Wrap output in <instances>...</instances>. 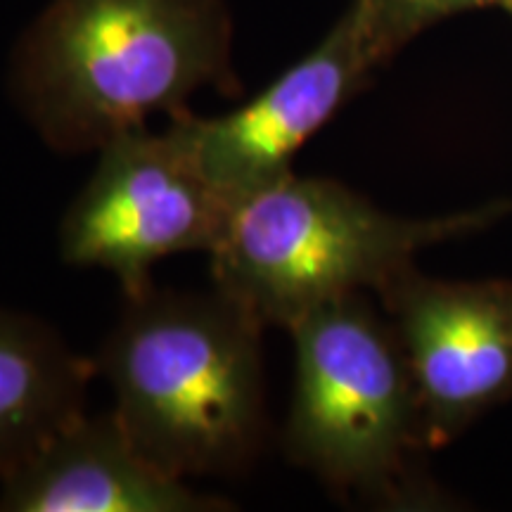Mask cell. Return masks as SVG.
I'll use <instances>...</instances> for the list:
<instances>
[{
    "label": "cell",
    "mask_w": 512,
    "mask_h": 512,
    "mask_svg": "<svg viewBox=\"0 0 512 512\" xmlns=\"http://www.w3.org/2000/svg\"><path fill=\"white\" fill-rule=\"evenodd\" d=\"M230 498L200 491L159 467L114 411L57 430L0 477V512H228Z\"/></svg>",
    "instance_id": "cell-7"
},
{
    "label": "cell",
    "mask_w": 512,
    "mask_h": 512,
    "mask_svg": "<svg viewBox=\"0 0 512 512\" xmlns=\"http://www.w3.org/2000/svg\"><path fill=\"white\" fill-rule=\"evenodd\" d=\"M384 290L394 294L408 370L434 415L479 406L512 380L510 294L411 283L403 273Z\"/></svg>",
    "instance_id": "cell-8"
},
{
    "label": "cell",
    "mask_w": 512,
    "mask_h": 512,
    "mask_svg": "<svg viewBox=\"0 0 512 512\" xmlns=\"http://www.w3.org/2000/svg\"><path fill=\"white\" fill-rule=\"evenodd\" d=\"M290 332L294 392L285 453L332 486H382L411 434L406 356L354 294L309 311Z\"/></svg>",
    "instance_id": "cell-4"
},
{
    "label": "cell",
    "mask_w": 512,
    "mask_h": 512,
    "mask_svg": "<svg viewBox=\"0 0 512 512\" xmlns=\"http://www.w3.org/2000/svg\"><path fill=\"white\" fill-rule=\"evenodd\" d=\"M503 5H508V8H512V0H503Z\"/></svg>",
    "instance_id": "cell-11"
},
{
    "label": "cell",
    "mask_w": 512,
    "mask_h": 512,
    "mask_svg": "<svg viewBox=\"0 0 512 512\" xmlns=\"http://www.w3.org/2000/svg\"><path fill=\"white\" fill-rule=\"evenodd\" d=\"M95 377L53 325L0 306V477L88 411Z\"/></svg>",
    "instance_id": "cell-9"
},
{
    "label": "cell",
    "mask_w": 512,
    "mask_h": 512,
    "mask_svg": "<svg viewBox=\"0 0 512 512\" xmlns=\"http://www.w3.org/2000/svg\"><path fill=\"white\" fill-rule=\"evenodd\" d=\"M434 223L382 214L335 181L287 174L230 211L209 252L211 283L261 323L290 330L318 306L387 287Z\"/></svg>",
    "instance_id": "cell-3"
},
{
    "label": "cell",
    "mask_w": 512,
    "mask_h": 512,
    "mask_svg": "<svg viewBox=\"0 0 512 512\" xmlns=\"http://www.w3.org/2000/svg\"><path fill=\"white\" fill-rule=\"evenodd\" d=\"M358 3L366 10L384 53L389 55L399 43L434 19L477 5L503 3V0H358Z\"/></svg>",
    "instance_id": "cell-10"
},
{
    "label": "cell",
    "mask_w": 512,
    "mask_h": 512,
    "mask_svg": "<svg viewBox=\"0 0 512 512\" xmlns=\"http://www.w3.org/2000/svg\"><path fill=\"white\" fill-rule=\"evenodd\" d=\"M384 55L366 10L354 0L309 55L252 100L219 117H197L185 110L166 119V128L223 200L235 207L292 174L294 155L335 117Z\"/></svg>",
    "instance_id": "cell-6"
},
{
    "label": "cell",
    "mask_w": 512,
    "mask_h": 512,
    "mask_svg": "<svg viewBox=\"0 0 512 512\" xmlns=\"http://www.w3.org/2000/svg\"><path fill=\"white\" fill-rule=\"evenodd\" d=\"M202 88L242 93L226 0H50L12 53V98L60 155L176 117Z\"/></svg>",
    "instance_id": "cell-1"
},
{
    "label": "cell",
    "mask_w": 512,
    "mask_h": 512,
    "mask_svg": "<svg viewBox=\"0 0 512 512\" xmlns=\"http://www.w3.org/2000/svg\"><path fill=\"white\" fill-rule=\"evenodd\" d=\"M233 207L169 128L121 133L98 150L93 174L60 223L64 264L102 268L124 297L152 287V268L219 242Z\"/></svg>",
    "instance_id": "cell-5"
},
{
    "label": "cell",
    "mask_w": 512,
    "mask_h": 512,
    "mask_svg": "<svg viewBox=\"0 0 512 512\" xmlns=\"http://www.w3.org/2000/svg\"><path fill=\"white\" fill-rule=\"evenodd\" d=\"M266 325L216 287H147L124 297L93 356L112 387L114 415L147 458L171 475L238 477L268 434Z\"/></svg>",
    "instance_id": "cell-2"
}]
</instances>
